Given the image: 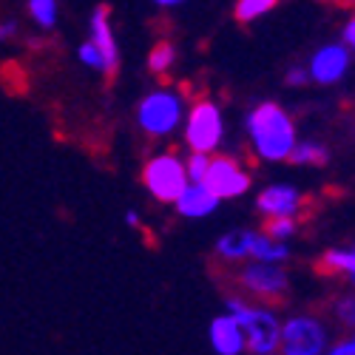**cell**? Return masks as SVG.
Listing matches in <instances>:
<instances>
[{"mask_svg":"<svg viewBox=\"0 0 355 355\" xmlns=\"http://www.w3.org/2000/svg\"><path fill=\"white\" fill-rule=\"evenodd\" d=\"M248 137L259 159L282 162L295 145V125L282 105L261 103L248 114Z\"/></svg>","mask_w":355,"mask_h":355,"instance_id":"cell-1","label":"cell"},{"mask_svg":"<svg viewBox=\"0 0 355 355\" xmlns=\"http://www.w3.org/2000/svg\"><path fill=\"white\" fill-rule=\"evenodd\" d=\"M227 313L239 321L245 333V349L253 355H273L279 352L282 341V324L268 307H250L242 299H230Z\"/></svg>","mask_w":355,"mask_h":355,"instance_id":"cell-2","label":"cell"},{"mask_svg":"<svg viewBox=\"0 0 355 355\" xmlns=\"http://www.w3.org/2000/svg\"><path fill=\"white\" fill-rule=\"evenodd\" d=\"M182 116H185V103L176 92H171V88H159V92L148 94L137 108L139 128L151 137L173 134L182 125Z\"/></svg>","mask_w":355,"mask_h":355,"instance_id":"cell-3","label":"cell"},{"mask_svg":"<svg viewBox=\"0 0 355 355\" xmlns=\"http://www.w3.org/2000/svg\"><path fill=\"white\" fill-rule=\"evenodd\" d=\"M142 182L154 199L159 202H176L188 185V171L185 162L173 154H159L154 159H148V165L142 168Z\"/></svg>","mask_w":355,"mask_h":355,"instance_id":"cell-4","label":"cell"},{"mask_svg":"<svg viewBox=\"0 0 355 355\" xmlns=\"http://www.w3.org/2000/svg\"><path fill=\"white\" fill-rule=\"evenodd\" d=\"M225 134V123H222V111L216 103L211 100H199L191 111H188V123H185V142L191 151H205L214 154Z\"/></svg>","mask_w":355,"mask_h":355,"instance_id":"cell-5","label":"cell"},{"mask_svg":"<svg viewBox=\"0 0 355 355\" xmlns=\"http://www.w3.org/2000/svg\"><path fill=\"white\" fill-rule=\"evenodd\" d=\"M327 327L313 315H293L282 324L279 352L284 355H321L327 349Z\"/></svg>","mask_w":355,"mask_h":355,"instance_id":"cell-6","label":"cell"},{"mask_svg":"<svg viewBox=\"0 0 355 355\" xmlns=\"http://www.w3.org/2000/svg\"><path fill=\"white\" fill-rule=\"evenodd\" d=\"M239 287L259 302H279L287 293V273L279 261H256L239 273Z\"/></svg>","mask_w":355,"mask_h":355,"instance_id":"cell-7","label":"cell"},{"mask_svg":"<svg viewBox=\"0 0 355 355\" xmlns=\"http://www.w3.org/2000/svg\"><path fill=\"white\" fill-rule=\"evenodd\" d=\"M202 185L219 199H236L250 191V173L233 157H214Z\"/></svg>","mask_w":355,"mask_h":355,"instance_id":"cell-8","label":"cell"},{"mask_svg":"<svg viewBox=\"0 0 355 355\" xmlns=\"http://www.w3.org/2000/svg\"><path fill=\"white\" fill-rule=\"evenodd\" d=\"M347 69H349V49L341 43H330L313 54L307 74L318 85H333L347 74Z\"/></svg>","mask_w":355,"mask_h":355,"instance_id":"cell-9","label":"cell"},{"mask_svg":"<svg viewBox=\"0 0 355 355\" xmlns=\"http://www.w3.org/2000/svg\"><path fill=\"white\" fill-rule=\"evenodd\" d=\"M92 43L103 54V71L111 77L120 69V49H116L111 23H108V6H97L92 15Z\"/></svg>","mask_w":355,"mask_h":355,"instance_id":"cell-10","label":"cell"},{"mask_svg":"<svg viewBox=\"0 0 355 355\" xmlns=\"http://www.w3.org/2000/svg\"><path fill=\"white\" fill-rule=\"evenodd\" d=\"M256 208L264 216H295L302 211V193L290 185H273L264 188L256 199Z\"/></svg>","mask_w":355,"mask_h":355,"instance_id":"cell-11","label":"cell"},{"mask_svg":"<svg viewBox=\"0 0 355 355\" xmlns=\"http://www.w3.org/2000/svg\"><path fill=\"white\" fill-rule=\"evenodd\" d=\"M219 196H214L208 188H205L202 182H188L185 191L176 196V211H180V216L185 219H202V216H211L216 208H219Z\"/></svg>","mask_w":355,"mask_h":355,"instance_id":"cell-12","label":"cell"},{"mask_svg":"<svg viewBox=\"0 0 355 355\" xmlns=\"http://www.w3.org/2000/svg\"><path fill=\"white\" fill-rule=\"evenodd\" d=\"M211 347L219 352V355H239L245 352V333L239 327V321H236L230 313L219 315L211 321Z\"/></svg>","mask_w":355,"mask_h":355,"instance_id":"cell-13","label":"cell"},{"mask_svg":"<svg viewBox=\"0 0 355 355\" xmlns=\"http://www.w3.org/2000/svg\"><path fill=\"white\" fill-rule=\"evenodd\" d=\"M250 259L256 261H287L290 259V248L282 239H273L268 233H253L250 239Z\"/></svg>","mask_w":355,"mask_h":355,"instance_id":"cell-14","label":"cell"},{"mask_svg":"<svg viewBox=\"0 0 355 355\" xmlns=\"http://www.w3.org/2000/svg\"><path fill=\"white\" fill-rule=\"evenodd\" d=\"M250 239H253V230H233L225 233L222 239L216 242V253L227 261H239L245 256H250Z\"/></svg>","mask_w":355,"mask_h":355,"instance_id":"cell-15","label":"cell"},{"mask_svg":"<svg viewBox=\"0 0 355 355\" xmlns=\"http://www.w3.org/2000/svg\"><path fill=\"white\" fill-rule=\"evenodd\" d=\"M321 270L327 276H333V273L349 276L355 270V248H333V250H327L324 259H321Z\"/></svg>","mask_w":355,"mask_h":355,"instance_id":"cell-16","label":"cell"},{"mask_svg":"<svg viewBox=\"0 0 355 355\" xmlns=\"http://www.w3.org/2000/svg\"><path fill=\"white\" fill-rule=\"evenodd\" d=\"M287 159L295 162V165H324L327 162V148L318 145V142H299L295 139Z\"/></svg>","mask_w":355,"mask_h":355,"instance_id":"cell-17","label":"cell"},{"mask_svg":"<svg viewBox=\"0 0 355 355\" xmlns=\"http://www.w3.org/2000/svg\"><path fill=\"white\" fill-rule=\"evenodd\" d=\"M279 0H236V20L239 23H248V20H256L261 15H268Z\"/></svg>","mask_w":355,"mask_h":355,"instance_id":"cell-18","label":"cell"},{"mask_svg":"<svg viewBox=\"0 0 355 355\" xmlns=\"http://www.w3.org/2000/svg\"><path fill=\"white\" fill-rule=\"evenodd\" d=\"M28 15L40 28H51L57 23V0H28Z\"/></svg>","mask_w":355,"mask_h":355,"instance_id":"cell-19","label":"cell"},{"mask_svg":"<svg viewBox=\"0 0 355 355\" xmlns=\"http://www.w3.org/2000/svg\"><path fill=\"white\" fill-rule=\"evenodd\" d=\"M173 60H176V51L171 43H157L154 51L148 54V66H151L154 74H165L173 66Z\"/></svg>","mask_w":355,"mask_h":355,"instance_id":"cell-20","label":"cell"},{"mask_svg":"<svg viewBox=\"0 0 355 355\" xmlns=\"http://www.w3.org/2000/svg\"><path fill=\"white\" fill-rule=\"evenodd\" d=\"M295 230H299L295 216H268V225H264V233L273 236V239H282V242H287Z\"/></svg>","mask_w":355,"mask_h":355,"instance_id":"cell-21","label":"cell"},{"mask_svg":"<svg viewBox=\"0 0 355 355\" xmlns=\"http://www.w3.org/2000/svg\"><path fill=\"white\" fill-rule=\"evenodd\" d=\"M208 165H211V154L205 151H193L185 162V171H188V182H202L205 173H208Z\"/></svg>","mask_w":355,"mask_h":355,"instance_id":"cell-22","label":"cell"},{"mask_svg":"<svg viewBox=\"0 0 355 355\" xmlns=\"http://www.w3.org/2000/svg\"><path fill=\"white\" fill-rule=\"evenodd\" d=\"M77 54H80V60H83L88 69H100V71H103V54H100V49H97L92 40H85Z\"/></svg>","mask_w":355,"mask_h":355,"instance_id":"cell-23","label":"cell"},{"mask_svg":"<svg viewBox=\"0 0 355 355\" xmlns=\"http://www.w3.org/2000/svg\"><path fill=\"white\" fill-rule=\"evenodd\" d=\"M333 313H336V318H338L341 324H347V327H355V299H352V295H347V299L336 302Z\"/></svg>","mask_w":355,"mask_h":355,"instance_id":"cell-24","label":"cell"},{"mask_svg":"<svg viewBox=\"0 0 355 355\" xmlns=\"http://www.w3.org/2000/svg\"><path fill=\"white\" fill-rule=\"evenodd\" d=\"M333 355H355V336L349 338V341H341V344H336V347H327Z\"/></svg>","mask_w":355,"mask_h":355,"instance_id":"cell-25","label":"cell"},{"mask_svg":"<svg viewBox=\"0 0 355 355\" xmlns=\"http://www.w3.org/2000/svg\"><path fill=\"white\" fill-rule=\"evenodd\" d=\"M344 46H347L349 51H355V15H352L349 23L344 26Z\"/></svg>","mask_w":355,"mask_h":355,"instance_id":"cell-26","label":"cell"},{"mask_svg":"<svg viewBox=\"0 0 355 355\" xmlns=\"http://www.w3.org/2000/svg\"><path fill=\"white\" fill-rule=\"evenodd\" d=\"M307 77H310L307 69H290V71H287V83H290V85H304Z\"/></svg>","mask_w":355,"mask_h":355,"instance_id":"cell-27","label":"cell"},{"mask_svg":"<svg viewBox=\"0 0 355 355\" xmlns=\"http://www.w3.org/2000/svg\"><path fill=\"white\" fill-rule=\"evenodd\" d=\"M17 32V23H12V20H6V23H0V40H6V37H12Z\"/></svg>","mask_w":355,"mask_h":355,"instance_id":"cell-28","label":"cell"},{"mask_svg":"<svg viewBox=\"0 0 355 355\" xmlns=\"http://www.w3.org/2000/svg\"><path fill=\"white\" fill-rule=\"evenodd\" d=\"M125 225H131V227H139V216H137L134 211H128V214H125Z\"/></svg>","mask_w":355,"mask_h":355,"instance_id":"cell-29","label":"cell"},{"mask_svg":"<svg viewBox=\"0 0 355 355\" xmlns=\"http://www.w3.org/2000/svg\"><path fill=\"white\" fill-rule=\"evenodd\" d=\"M154 3H159V6H176V3H182V0H154Z\"/></svg>","mask_w":355,"mask_h":355,"instance_id":"cell-30","label":"cell"},{"mask_svg":"<svg viewBox=\"0 0 355 355\" xmlns=\"http://www.w3.org/2000/svg\"><path fill=\"white\" fill-rule=\"evenodd\" d=\"M336 3H341V6H355V0H336Z\"/></svg>","mask_w":355,"mask_h":355,"instance_id":"cell-31","label":"cell"},{"mask_svg":"<svg viewBox=\"0 0 355 355\" xmlns=\"http://www.w3.org/2000/svg\"><path fill=\"white\" fill-rule=\"evenodd\" d=\"M349 282H352V284H355V270H352V273H349Z\"/></svg>","mask_w":355,"mask_h":355,"instance_id":"cell-32","label":"cell"}]
</instances>
